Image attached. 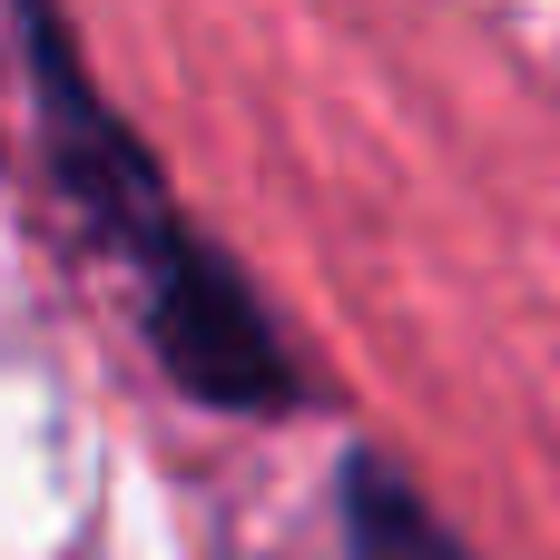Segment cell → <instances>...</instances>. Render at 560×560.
Here are the masks:
<instances>
[{
    "mask_svg": "<svg viewBox=\"0 0 560 560\" xmlns=\"http://www.w3.org/2000/svg\"><path fill=\"white\" fill-rule=\"evenodd\" d=\"M20 59H30V108H39L49 177H59L69 217L89 226V246L138 276L158 364H167L197 404H217V413H285V404L305 394V374L285 364L266 305L246 295L236 266H217V256L187 236V217H177L158 158L108 118V98L89 89V69H79V49H69V30H59L49 0H20Z\"/></svg>",
    "mask_w": 560,
    "mask_h": 560,
    "instance_id": "obj_1",
    "label": "cell"
},
{
    "mask_svg": "<svg viewBox=\"0 0 560 560\" xmlns=\"http://www.w3.org/2000/svg\"><path fill=\"white\" fill-rule=\"evenodd\" d=\"M345 560H463V541L423 512L404 472L345 463Z\"/></svg>",
    "mask_w": 560,
    "mask_h": 560,
    "instance_id": "obj_2",
    "label": "cell"
}]
</instances>
